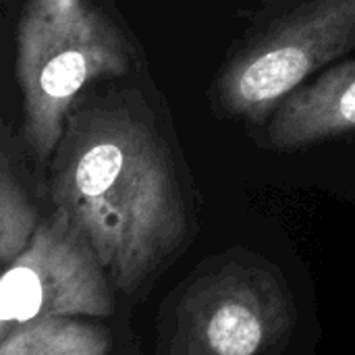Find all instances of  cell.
Here are the masks:
<instances>
[{
    "label": "cell",
    "instance_id": "6da1fadb",
    "mask_svg": "<svg viewBox=\"0 0 355 355\" xmlns=\"http://www.w3.org/2000/svg\"><path fill=\"white\" fill-rule=\"evenodd\" d=\"M52 202L131 295L183 248L189 212L171 152L123 96L77 108L52 156Z\"/></svg>",
    "mask_w": 355,
    "mask_h": 355
},
{
    "label": "cell",
    "instance_id": "7a4b0ae2",
    "mask_svg": "<svg viewBox=\"0 0 355 355\" xmlns=\"http://www.w3.org/2000/svg\"><path fill=\"white\" fill-rule=\"evenodd\" d=\"M129 69L121 29L92 0H27L15 31V77L29 150L52 158L81 92Z\"/></svg>",
    "mask_w": 355,
    "mask_h": 355
},
{
    "label": "cell",
    "instance_id": "ba28073f",
    "mask_svg": "<svg viewBox=\"0 0 355 355\" xmlns=\"http://www.w3.org/2000/svg\"><path fill=\"white\" fill-rule=\"evenodd\" d=\"M35 206L27 200L21 183L10 171L8 156L0 158V262L10 264L40 229Z\"/></svg>",
    "mask_w": 355,
    "mask_h": 355
},
{
    "label": "cell",
    "instance_id": "3957f363",
    "mask_svg": "<svg viewBox=\"0 0 355 355\" xmlns=\"http://www.w3.org/2000/svg\"><path fill=\"white\" fill-rule=\"evenodd\" d=\"M293 324L281 272L256 256L229 254L181 287L160 324V355H270Z\"/></svg>",
    "mask_w": 355,
    "mask_h": 355
},
{
    "label": "cell",
    "instance_id": "8992f818",
    "mask_svg": "<svg viewBox=\"0 0 355 355\" xmlns=\"http://www.w3.org/2000/svg\"><path fill=\"white\" fill-rule=\"evenodd\" d=\"M355 133V58L343 60L289 94L266 129L268 144L281 152Z\"/></svg>",
    "mask_w": 355,
    "mask_h": 355
},
{
    "label": "cell",
    "instance_id": "277c9868",
    "mask_svg": "<svg viewBox=\"0 0 355 355\" xmlns=\"http://www.w3.org/2000/svg\"><path fill=\"white\" fill-rule=\"evenodd\" d=\"M355 50V0H310L275 21L218 77L233 119L262 121L312 75Z\"/></svg>",
    "mask_w": 355,
    "mask_h": 355
},
{
    "label": "cell",
    "instance_id": "5b68a950",
    "mask_svg": "<svg viewBox=\"0 0 355 355\" xmlns=\"http://www.w3.org/2000/svg\"><path fill=\"white\" fill-rule=\"evenodd\" d=\"M114 312L108 275L92 243L54 210L0 279V341L37 318H106Z\"/></svg>",
    "mask_w": 355,
    "mask_h": 355
},
{
    "label": "cell",
    "instance_id": "52a82bcc",
    "mask_svg": "<svg viewBox=\"0 0 355 355\" xmlns=\"http://www.w3.org/2000/svg\"><path fill=\"white\" fill-rule=\"evenodd\" d=\"M106 329L77 318H37L12 329L0 341V355H106Z\"/></svg>",
    "mask_w": 355,
    "mask_h": 355
}]
</instances>
